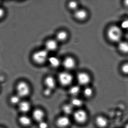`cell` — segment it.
I'll return each instance as SVG.
<instances>
[{
	"mask_svg": "<svg viewBox=\"0 0 128 128\" xmlns=\"http://www.w3.org/2000/svg\"><path fill=\"white\" fill-rule=\"evenodd\" d=\"M18 95L22 97H26L30 92V88L28 84L24 81L18 82L16 86Z\"/></svg>",
	"mask_w": 128,
	"mask_h": 128,
	"instance_id": "3957f363",
	"label": "cell"
},
{
	"mask_svg": "<svg viewBox=\"0 0 128 128\" xmlns=\"http://www.w3.org/2000/svg\"><path fill=\"white\" fill-rule=\"evenodd\" d=\"M58 79L60 84L63 86L70 85L73 81L72 75L68 72H61L58 75Z\"/></svg>",
	"mask_w": 128,
	"mask_h": 128,
	"instance_id": "5b68a950",
	"label": "cell"
},
{
	"mask_svg": "<svg viewBox=\"0 0 128 128\" xmlns=\"http://www.w3.org/2000/svg\"><path fill=\"white\" fill-rule=\"evenodd\" d=\"M68 34L65 30H60L56 34V40L58 42H63L66 41L68 38Z\"/></svg>",
	"mask_w": 128,
	"mask_h": 128,
	"instance_id": "9a60e30c",
	"label": "cell"
},
{
	"mask_svg": "<svg viewBox=\"0 0 128 128\" xmlns=\"http://www.w3.org/2000/svg\"><path fill=\"white\" fill-rule=\"evenodd\" d=\"M33 118L37 122H39L44 120L45 114L42 110L39 108L35 109L32 113Z\"/></svg>",
	"mask_w": 128,
	"mask_h": 128,
	"instance_id": "7c38bea8",
	"label": "cell"
},
{
	"mask_svg": "<svg viewBox=\"0 0 128 128\" xmlns=\"http://www.w3.org/2000/svg\"><path fill=\"white\" fill-rule=\"evenodd\" d=\"M20 123L24 126H28L31 124L32 120L30 117L26 115L21 116L19 119Z\"/></svg>",
	"mask_w": 128,
	"mask_h": 128,
	"instance_id": "e0dca14e",
	"label": "cell"
},
{
	"mask_svg": "<svg viewBox=\"0 0 128 128\" xmlns=\"http://www.w3.org/2000/svg\"><path fill=\"white\" fill-rule=\"evenodd\" d=\"M70 104L73 107L78 108L83 105V101L81 99L77 97H74L71 100Z\"/></svg>",
	"mask_w": 128,
	"mask_h": 128,
	"instance_id": "44dd1931",
	"label": "cell"
},
{
	"mask_svg": "<svg viewBox=\"0 0 128 128\" xmlns=\"http://www.w3.org/2000/svg\"><path fill=\"white\" fill-rule=\"evenodd\" d=\"M81 91L80 88L78 85L72 86L69 89V93L74 97H76Z\"/></svg>",
	"mask_w": 128,
	"mask_h": 128,
	"instance_id": "d6986e66",
	"label": "cell"
},
{
	"mask_svg": "<svg viewBox=\"0 0 128 128\" xmlns=\"http://www.w3.org/2000/svg\"><path fill=\"white\" fill-rule=\"evenodd\" d=\"M21 97L17 94L12 96L10 99L11 103L12 104L16 105L18 104L20 102Z\"/></svg>",
	"mask_w": 128,
	"mask_h": 128,
	"instance_id": "603a6c76",
	"label": "cell"
},
{
	"mask_svg": "<svg viewBox=\"0 0 128 128\" xmlns=\"http://www.w3.org/2000/svg\"><path fill=\"white\" fill-rule=\"evenodd\" d=\"M73 118L76 122L79 124H84L88 120V114L84 110L79 109L73 113Z\"/></svg>",
	"mask_w": 128,
	"mask_h": 128,
	"instance_id": "277c9868",
	"label": "cell"
},
{
	"mask_svg": "<svg viewBox=\"0 0 128 128\" xmlns=\"http://www.w3.org/2000/svg\"><path fill=\"white\" fill-rule=\"evenodd\" d=\"M124 128H128V123L126 124V126H124Z\"/></svg>",
	"mask_w": 128,
	"mask_h": 128,
	"instance_id": "4dcf8cb0",
	"label": "cell"
},
{
	"mask_svg": "<svg viewBox=\"0 0 128 128\" xmlns=\"http://www.w3.org/2000/svg\"><path fill=\"white\" fill-rule=\"evenodd\" d=\"M90 76L86 72H82L77 75V81L80 85L86 86L90 83Z\"/></svg>",
	"mask_w": 128,
	"mask_h": 128,
	"instance_id": "8992f818",
	"label": "cell"
},
{
	"mask_svg": "<svg viewBox=\"0 0 128 128\" xmlns=\"http://www.w3.org/2000/svg\"><path fill=\"white\" fill-rule=\"evenodd\" d=\"M58 48V42L54 39H50L47 40L45 44V49L48 52H54Z\"/></svg>",
	"mask_w": 128,
	"mask_h": 128,
	"instance_id": "9c48e42d",
	"label": "cell"
},
{
	"mask_svg": "<svg viewBox=\"0 0 128 128\" xmlns=\"http://www.w3.org/2000/svg\"><path fill=\"white\" fill-rule=\"evenodd\" d=\"M62 110L65 115L68 116L73 113V107L70 104H66L63 106Z\"/></svg>",
	"mask_w": 128,
	"mask_h": 128,
	"instance_id": "ffe728a7",
	"label": "cell"
},
{
	"mask_svg": "<svg viewBox=\"0 0 128 128\" xmlns=\"http://www.w3.org/2000/svg\"><path fill=\"white\" fill-rule=\"evenodd\" d=\"M48 61L50 66L54 68H58L61 64L60 59L57 57L54 56L48 57Z\"/></svg>",
	"mask_w": 128,
	"mask_h": 128,
	"instance_id": "2e32d148",
	"label": "cell"
},
{
	"mask_svg": "<svg viewBox=\"0 0 128 128\" xmlns=\"http://www.w3.org/2000/svg\"><path fill=\"white\" fill-rule=\"evenodd\" d=\"M48 124L44 120L39 122V128H48Z\"/></svg>",
	"mask_w": 128,
	"mask_h": 128,
	"instance_id": "4316f807",
	"label": "cell"
},
{
	"mask_svg": "<svg viewBox=\"0 0 128 128\" xmlns=\"http://www.w3.org/2000/svg\"><path fill=\"white\" fill-rule=\"evenodd\" d=\"M124 4L125 6H126V7L128 8V0H125V1H124Z\"/></svg>",
	"mask_w": 128,
	"mask_h": 128,
	"instance_id": "f546056e",
	"label": "cell"
},
{
	"mask_svg": "<svg viewBox=\"0 0 128 128\" xmlns=\"http://www.w3.org/2000/svg\"><path fill=\"white\" fill-rule=\"evenodd\" d=\"M48 53L45 49L36 51L32 55V60L36 64L42 65L48 60Z\"/></svg>",
	"mask_w": 128,
	"mask_h": 128,
	"instance_id": "7a4b0ae2",
	"label": "cell"
},
{
	"mask_svg": "<svg viewBox=\"0 0 128 128\" xmlns=\"http://www.w3.org/2000/svg\"><path fill=\"white\" fill-rule=\"evenodd\" d=\"M83 95L86 98H90L94 95V90L90 87H86L83 90Z\"/></svg>",
	"mask_w": 128,
	"mask_h": 128,
	"instance_id": "7402d4cb",
	"label": "cell"
},
{
	"mask_svg": "<svg viewBox=\"0 0 128 128\" xmlns=\"http://www.w3.org/2000/svg\"><path fill=\"white\" fill-rule=\"evenodd\" d=\"M1 4V1H0V4Z\"/></svg>",
	"mask_w": 128,
	"mask_h": 128,
	"instance_id": "1f68e13d",
	"label": "cell"
},
{
	"mask_svg": "<svg viewBox=\"0 0 128 128\" xmlns=\"http://www.w3.org/2000/svg\"><path fill=\"white\" fill-rule=\"evenodd\" d=\"M6 14V12L4 8L0 6V20H2Z\"/></svg>",
	"mask_w": 128,
	"mask_h": 128,
	"instance_id": "f1b7e54d",
	"label": "cell"
},
{
	"mask_svg": "<svg viewBox=\"0 0 128 128\" xmlns=\"http://www.w3.org/2000/svg\"><path fill=\"white\" fill-rule=\"evenodd\" d=\"M121 71L124 74H128V63L124 64L121 67Z\"/></svg>",
	"mask_w": 128,
	"mask_h": 128,
	"instance_id": "484cf974",
	"label": "cell"
},
{
	"mask_svg": "<svg viewBox=\"0 0 128 128\" xmlns=\"http://www.w3.org/2000/svg\"><path fill=\"white\" fill-rule=\"evenodd\" d=\"M122 34V30L120 27L115 25L111 26L107 30V37L112 42H120Z\"/></svg>",
	"mask_w": 128,
	"mask_h": 128,
	"instance_id": "6da1fadb",
	"label": "cell"
},
{
	"mask_svg": "<svg viewBox=\"0 0 128 128\" xmlns=\"http://www.w3.org/2000/svg\"><path fill=\"white\" fill-rule=\"evenodd\" d=\"M120 28L122 30H128V19H125L121 22Z\"/></svg>",
	"mask_w": 128,
	"mask_h": 128,
	"instance_id": "d4e9b609",
	"label": "cell"
},
{
	"mask_svg": "<svg viewBox=\"0 0 128 128\" xmlns=\"http://www.w3.org/2000/svg\"><path fill=\"white\" fill-rule=\"evenodd\" d=\"M0 128H2V127H0Z\"/></svg>",
	"mask_w": 128,
	"mask_h": 128,
	"instance_id": "d6a6232c",
	"label": "cell"
},
{
	"mask_svg": "<svg viewBox=\"0 0 128 128\" xmlns=\"http://www.w3.org/2000/svg\"><path fill=\"white\" fill-rule=\"evenodd\" d=\"M52 90L48 89V88H46L43 91V94L46 96H50L52 92Z\"/></svg>",
	"mask_w": 128,
	"mask_h": 128,
	"instance_id": "83f0119b",
	"label": "cell"
},
{
	"mask_svg": "<svg viewBox=\"0 0 128 128\" xmlns=\"http://www.w3.org/2000/svg\"><path fill=\"white\" fill-rule=\"evenodd\" d=\"M44 83L46 88L53 90L56 86V82L54 78L51 76H48L45 78Z\"/></svg>",
	"mask_w": 128,
	"mask_h": 128,
	"instance_id": "8fae6325",
	"label": "cell"
},
{
	"mask_svg": "<svg viewBox=\"0 0 128 128\" xmlns=\"http://www.w3.org/2000/svg\"><path fill=\"white\" fill-rule=\"evenodd\" d=\"M74 16L75 18L78 20H84L87 17L88 13L84 10L78 9L75 12Z\"/></svg>",
	"mask_w": 128,
	"mask_h": 128,
	"instance_id": "4fadbf2b",
	"label": "cell"
},
{
	"mask_svg": "<svg viewBox=\"0 0 128 128\" xmlns=\"http://www.w3.org/2000/svg\"><path fill=\"white\" fill-rule=\"evenodd\" d=\"M56 123L57 126L60 128H65L69 126L71 123V121L68 116L64 115L58 118Z\"/></svg>",
	"mask_w": 128,
	"mask_h": 128,
	"instance_id": "ba28073f",
	"label": "cell"
},
{
	"mask_svg": "<svg viewBox=\"0 0 128 128\" xmlns=\"http://www.w3.org/2000/svg\"><path fill=\"white\" fill-rule=\"evenodd\" d=\"M64 67L67 70L73 69L76 65V62L74 58L71 56L66 58L62 62Z\"/></svg>",
	"mask_w": 128,
	"mask_h": 128,
	"instance_id": "52a82bcc",
	"label": "cell"
},
{
	"mask_svg": "<svg viewBox=\"0 0 128 128\" xmlns=\"http://www.w3.org/2000/svg\"><path fill=\"white\" fill-rule=\"evenodd\" d=\"M68 6L70 9L72 10H75V11L78 9V4L76 1H70L68 3Z\"/></svg>",
	"mask_w": 128,
	"mask_h": 128,
	"instance_id": "cb8c5ba5",
	"label": "cell"
},
{
	"mask_svg": "<svg viewBox=\"0 0 128 128\" xmlns=\"http://www.w3.org/2000/svg\"><path fill=\"white\" fill-rule=\"evenodd\" d=\"M95 123L98 128H106L108 125V120L105 117L99 115L95 119Z\"/></svg>",
	"mask_w": 128,
	"mask_h": 128,
	"instance_id": "30bf717a",
	"label": "cell"
},
{
	"mask_svg": "<svg viewBox=\"0 0 128 128\" xmlns=\"http://www.w3.org/2000/svg\"><path fill=\"white\" fill-rule=\"evenodd\" d=\"M118 43V48L120 51L123 54H128V42L120 41Z\"/></svg>",
	"mask_w": 128,
	"mask_h": 128,
	"instance_id": "ac0fdd59",
	"label": "cell"
},
{
	"mask_svg": "<svg viewBox=\"0 0 128 128\" xmlns=\"http://www.w3.org/2000/svg\"><path fill=\"white\" fill-rule=\"evenodd\" d=\"M19 110L22 113H26L30 111L31 106L29 102L27 101L21 102L18 104Z\"/></svg>",
	"mask_w": 128,
	"mask_h": 128,
	"instance_id": "5bb4252c",
	"label": "cell"
}]
</instances>
